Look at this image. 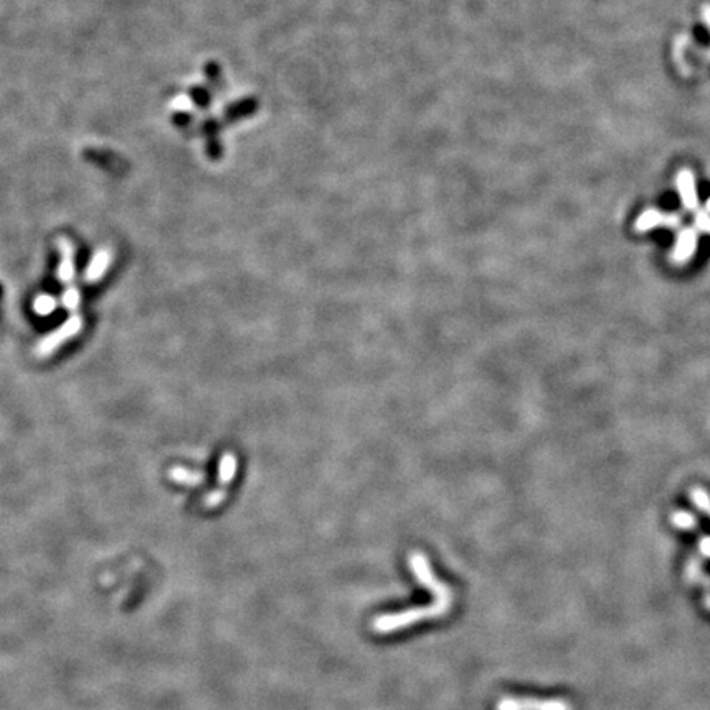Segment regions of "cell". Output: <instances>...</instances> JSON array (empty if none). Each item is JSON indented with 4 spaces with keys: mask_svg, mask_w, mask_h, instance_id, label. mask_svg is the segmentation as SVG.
Masks as SVG:
<instances>
[{
    "mask_svg": "<svg viewBox=\"0 0 710 710\" xmlns=\"http://www.w3.org/2000/svg\"><path fill=\"white\" fill-rule=\"evenodd\" d=\"M452 602H454V594L452 589H449L439 596H434V600L425 607H413V609L393 611V613L376 615L372 622V630L376 635H390L416 623L438 620L451 611Z\"/></svg>",
    "mask_w": 710,
    "mask_h": 710,
    "instance_id": "cell-1",
    "label": "cell"
},
{
    "mask_svg": "<svg viewBox=\"0 0 710 710\" xmlns=\"http://www.w3.org/2000/svg\"><path fill=\"white\" fill-rule=\"evenodd\" d=\"M83 316L78 313L71 314L66 323H63L57 331L50 332L48 336H45L38 342V345L35 347L37 357L46 358L50 357V355H53L59 347H61L64 342L71 341L72 337H76L83 331Z\"/></svg>",
    "mask_w": 710,
    "mask_h": 710,
    "instance_id": "cell-2",
    "label": "cell"
},
{
    "mask_svg": "<svg viewBox=\"0 0 710 710\" xmlns=\"http://www.w3.org/2000/svg\"><path fill=\"white\" fill-rule=\"evenodd\" d=\"M495 710H572L571 704L561 699H520V697H503L495 705Z\"/></svg>",
    "mask_w": 710,
    "mask_h": 710,
    "instance_id": "cell-3",
    "label": "cell"
},
{
    "mask_svg": "<svg viewBox=\"0 0 710 710\" xmlns=\"http://www.w3.org/2000/svg\"><path fill=\"white\" fill-rule=\"evenodd\" d=\"M59 255H61V260H59V267L57 272L58 280L61 281L63 285H70L74 278L76 267H74V243H72L68 237H59L57 241Z\"/></svg>",
    "mask_w": 710,
    "mask_h": 710,
    "instance_id": "cell-4",
    "label": "cell"
},
{
    "mask_svg": "<svg viewBox=\"0 0 710 710\" xmlns=\"http://www.w3.org/2000/svg\"><path fill=\"white\" fill-rule=\"evenodd\" d=\"M112 260H114L112 250L105 249V247H101V249L94 254L91 262H89V265H88V268H85V272H84L85 283L94 285V283H97V281H101L107 273V270L110 268Z\"/></svg>",
    "mask_w": 710,
    "mask_h": 710,
    "instance_id": "cell-5",
    "label": "cell"
},
{
    "mask_svg": "<svg viewBox=\"0 0 710 710\" xmlns=\"http://www.w3.org/2000/svg\"><path fill=\"white\" fill-rule=\"evenodd\" d=\"M679 225V217L678 216H668V214H662L660 211H645L641 216L636 219L635 227L638 232H647V230H651L654 227H678Z\"/></svg>",
    "mask_w": 710,
    "mask_h": 710,
    "instance_id": "cell-6",
    "label": "cell"
},
{
    "mask_svg": "<svg viewBox=\"0 0 710 710\" xmlns=\"http://www.w3.org/2000/svg\"><path fill=\"white\" fill-rule=\"evenodd\" d=\"M696 249H697L696 230L684 229L682 232L678 235V241H676V245L673 250V260L679 265L687 263L692 258V255L696 254Z\"/></svg>",
    "mask_w": 710,
    "mask_h": 710,
    "instance_id": "cell-7",
    "label": "cell"
},
{
    "mask_svg": "<svg viewBox=\"0 0 710 710\" xmlns=\"http://www.w3.org/2000/svg\"><path fill=\"white\" fill-rule=\"evenodd\" d=\"M168 478L174 483H179V485L196 487L201 485L206 477H204L203 472H198V470L183 467V465H174V467L168 470Z\"/></svg>",
    "mask_w": 710,
    "mask_h": 710,
    "instance_id": "cell-8",
    "label": "cell"
},
{
    "mask_svg": "<svg viewBox=\"0 0 710 710\" xmlns=\"http://www.w3.org/2000/svg\"><path fill=\"white\" fill-rule=\"evenodd\" d=\"M237 469H239V460H237V457H235L234 452H225V454H222L221 462H219V476H217V480H219L221 489L227 490V485L235 478Z\"/></svg>",
    "mask_w": 710,
    "mask_h": 710,
    "instance_id": "cell-9",
    "label": "cell"
},
{
    "mask_svg": "<svg viewBox=\"0 0 710 710\" xmlns=\"http://www.w3.org/2000/svg\"><path fill=\"white\" fill-rule=\"evenodd\" d=\"M679 191H681L684 206L687 209H694L697 206V194L694 181H692L689 173H682L681 178H679Z\"/></svg>",
    "mask_w": 710,
    "mask_h": 710,
    "instance_id": "cell-10",
    "label": "cell"
},
{
    "mask_svg": "<svg viewBox=\"0 0 710 710\" xmlns=\"http://www.w3.org/2000/svg\"><path fill=\"white\" fill-rule=\"evenodd\" d=\"M57 298L51 296V294H40V296H37L35 301H33V311H35L38 316L51 314L57 310Z\"/></svg>",
    "mask_w": 710,
    "mask_h": 710,
    "instance_id": "cell-11",
    "label": "cell"
},
{
    "mask_svg": "<svg viewBox=\"0 0 710 710\" xmlns=\"http://www.w3.org/2000/svg\"><path fill=\"white\" fill-rule=\"evenodd\" d=\"M61 303L68 311H71V313L74 314L76 311L79 310V305H81L79 290L76 288V286H70V288H66V292H64L61 296Z\"/></svg>",
    "mask_w": 710,
    "mask_h": 710,
    "instance_id": "cell-12",
    "label": "cell"
},
{
    "mask_svg": "<svg viewBox=\"0 0 710 710\" xmlns=\"http://www.w3.org/2000/svg\"><path fill=\"white\" fill-rule=\"evenodd\" d=\"M671 521H673V525L676 526V528L679 529H686V531H689V529H694L696 528V516L692 515V513L689 511H676L673 516H671Z\"/></svg>",
    "mask_w": 710,
    "mask_h": 710,
    "instance_id": "cell-13",
    "label": "cell"
},
{
    "mask_svg": "<svg viewBox=\"0 0 710 710\" xmlns=\"http://www.w3.org/2000/svg\"><path fill=\"white\" fill-rule=\"evenodd\" d=\"M691 500L699 510H702L705 515L710 518V495L704 489H699V487H694L691 490Z\"/></svg>",
    "mask_w": 710,
    "mask_h": 710,
    "instance_id": "cell-14",
    "label": "cell"
},
{
    "mask_svg": "<svg viewBox=\"0 0 710 710\" xmlns=\"http://www.w3.org/2000/svg\"><path fill=\"white\" fill-rule=\"evenodd\" d=\"M225 498H227V490L225 489H216L212 491H209V494H206L203 497V507L207 508V510H212V508H217L219 505H222L225 502Z\"/></svg>",
    "mask_w": 710,
    "mask_h": 710,
    "instance_id": "cell-15",
    "label": "cell"
},
{
    "mask_svg": "<svg viewBox=\"0 0 710 710\" xmlns=\"http://www.w3.org/2000/svg\"><path fill=\"white\" fill-rule=\"evenodd\" d=\"M696 225H697V229L702 230V232L710 234V217L707 216V214H699L696 219Z\"/></svg>",
    "mask_w": 710,
    "mask_h": 710,
    "instance_id": "cell-16",
    "label": "cell"
},
{
    "mask_svg": "<svg viewBox=\"0 0 710 710\" xmlns=\"http://www.w3.org/2000/svg\"><path fill=\"white\" fill-rule=\"evenodd\" d=\"M699 549L705 558H710V536H704L699 542Z\"/></svg>",
    "mask_w": 710,
    "mask_h": 710,
    "instance_id": "cell-17",
    "label": "cell"
},
{
    "mask_svg": "<svg viewBox=\"0 0 710 710\" xmlns=\"http://www.w3.org/2000/svg\"><path fill=\"white\" fill-rule=\"evenodd\" d=\"M707 211L710 212V199H709V203H707Z\"/></svg>",
    "mask_w": 710,
    "mask_h": 710,
    "instance_id": "cell-18",
    "label": "cell"
},
{
    "mask_svg": "<svg viewBox=\"0 0 710 710\" xmlns=\"http://www.w3.org/2000/svg\"><path fill=\"white\" fill-rule=\"evenodd\" d=\"M707 604H709V609H710V598L707 600Z\"/></svg>",
    "mask_w": 710,
    "mask_h": 710,
    "instance_id": "cell-19",
    "label": "cell"
}]
</instances>
